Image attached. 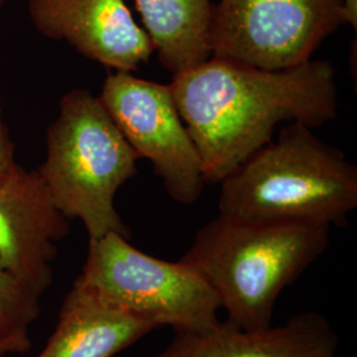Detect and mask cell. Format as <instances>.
<instances>
[{"mask_svg":"<svg viewBox=\"0 0 357 357\" xmlns=\"http://www.w3.org/2000/svg\"><path fill=\"white\" fill-rule=\"evenodd\" d=\"M15 144H13L8 126L6 125L0 112V178L16 166Z\"/></svg>","mask_w":357,"mask_h":357,"instance_id":"obj_14","label":"cell"},{"mask_svg":"<svg viewBox=\"0 0 357 357\" xmlns=\"http://www.w3.org/2000/svg\"><path fill=\"white\" fill-rule=\"evenodd\" d=\"M76 283L156 328L205 333L220 321L218 298L195 268L146 255L118 233L89 240Z\"/></svg>","mask_w":357,"mask_h":357,"instance_id":"obj_5","label":"cell"},{"mask_svg":"<svg viewBox=\"0 0 357 357\" xmlns=\"http://www.w3.org/2000/svg\"><path fill=\"white\" fill-rule=\"evenodd\" d=\"M156 327L73 283L59 323L36 357H113Z\"/></svg>","mask_w":357,"mask_h":357,"instance_id":"obj_11","label":"cell"},{"mask_svg":"<svg viewBox=\"0 0 357 357\" xmlns=\"http://www.w3.org/2000/svg\"><path fill=\"white\" fill-rule=\"evenodd\" d=\"M339 335L319 312L295 314L284 324L243 330L218 321L205 333L175 332L156 357H337Z\"/></svg>","mask_w":357,"mask_h":357,"instance_id":"obj_10","label":"cell"},{"mask_svg":"<svg viewBox=\"0 0 357 357\" xmlns=\"http://www.w3.org/2000/svg\"><path fill=\"white\" fill-rule=\"evenodd\" d=\"M159 63L172 75L211 57L212 0H134Z\"/></svg>","mask_w":357,"mask_h":357,"instance_id":"obj_12","label":"cell"},{"mask_svg":"<svg viewBox=\"0 0 357 357\" xmlns=\"http://www.w3.org/2000/svg\"><path fill=\"white\" fill-rule=\"evenodd\" d=\"M7 1H8V0H0V8H1Z\"/></svg>","mask_w":357,"mask_h":357,"instance_id":"obj_16","label":"cell"},{"mask_svg":"<svg viewBox=\"0 0 357 357\" xmlns=\"http://www.w3.org/2000/svg\"><path fill=\"white\" fill-rule=\"evenodd\" d=\"M98 98L138 159L151 162L169 197L196 203L206 184L203 165L169 84L109 70Z\"/></svg>","mask_w":357,"mask_h":357,"instance_id":"obj_7","label":"cell"},{"mask_svg":"<svg viewBox=\"0 0 357 357\" xmlns=\"http://www.w3.org/2000/svg\"><path fill=\"white\" fill-rule=\"evenodd\" d=\"M28 16L38 33L107 70L134 72L155 53L126 0H28Z\"/></svg>","mask_w":357,"mask_h":357,"instance_id":"obj_9","label":"cell"},{"mask_svg":"<svg viewBox=\"0 0 357 357\" xmlns=\"http://www.w3.org/2000/svg\"><path fill=\"white\" fill-rule=\"evenodd\" d=\"M344 24L352 26L355 31L357 28V0H342Z\"/></svg>","mask_w":357,"mask_h":357,"instance_id":"obj_15","label":"cell"},{"mask_svg":"<svg viewBox=\"0 0 357 357\" xmlns=\"http://www.w3.org/2000/svg\"><path fill=\"white\" fill-rule=\"evenodd\" d=\"M343 24L342 0H218L209 50L215 57L281 70L311 60Z\"/></svg>","mask_w":357,"mask_h":357,"instance_id":"obj_6","label":"cell"},{"mask_svg":"<svg viewBox=\"0 0 357 357\" xmlns=\"http://www.w3.org/2000/svg\"><path fill=\"white\" fill-rule=\"evenodd\" d=\"M311 130L289 123L222 178L220 215L345 227L357 206V167Z\"/></svg>","mask_w":357,"mask_h":357,"instance_id":"obj_3","label":"cell"},{"mask_svg":"<svg viewBox=\"0 0 357 357\" xmlns=\"http://www.w3.org/2000/svg\"><path fill=\"white\" fill-rule=\"evenodd\" d=\"M169 86L205 183L227 178L282 122L320 128L337 114L336 70L326 60L266 70L211 56L175 73Z\"/></svg>","mask_w":357,"mask_h":357,"instance_id":"obj_1","label":"cell"},{"mask_svg":"<svg viewBox=\"0 0 357 357\" xmlns=\"http://www.w3.org/2000/svg\"><path fill=\"white\" fill-rule=\"evenodd\" d=\"M69 233L36 171L16 165L0 178V265L38 298L53 282L56 243Z\"/></svg>","mask_w":357,"mask_h":357,"instance_id":"obj_8","label":"cell"},{"mask_svg":"<svg viewBox=\"0 0 357 357\" xmlns=\"http://www.w3.org/2000/svg\"><path fill=\"white\" fill-rule=\"evenodd\" d=\"M36 294L0 265V357L31 348L29 327L38 319Z\"/></svg>","mask_w":357,"mask_h":357,"instance_id":"obj_13","label":"cell"},{"mask_svg":"<svg viewBox=\"0 0 357 357\" xmlns=\"http://www.w3.org/2000/svg\"><path fill=\"white\" fill-rule=\"evenodd\" d=\"M137 160L100 98L72 89L47 130V156L38 172L57 209L68 220H79L89 240L109 233L130 238L114 200L137 175Z\"/></svg>","mask_w":357,"mask_h":357,"instance_id":"obj_4","label":"cell"},{"mask_svg":"<svg viewBox=\"0 0 357 357\" xmlns=\"http://www.w3.org/2000/svg\"><path fill=\"white\" fill-rule=\"evenodd\" d=\"M330 231L326 224L218 215L197 230L181 261L212 287L227 321L259 330L271 326L282 291L327 250Z\"/></svg>","mask_w":357,"mask_h":357,"instance_id":"obj_2","label":"cell"}]
</instances>
